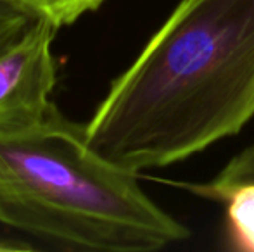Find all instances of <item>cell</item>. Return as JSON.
<instances>
[{
	"mask_svg": "<svg viewBox=\"0 0 254 252\" xmlns=\"http://www.w3.org/2000/svg\"><path fill=\"white\" fill-rule=\"evenodd\" d=\"M254 118V0H182L85 125L140 175L234 137Z\"/></svg>",
	"mask_w": 254,
	"mask_h": 252,
	"instance_id": "1",
	"label": "cell"
},
{
	"mask_svg": "<svg viewBox=\"0 0 254 252\" xmlns=\"http://www.w3.org/2000/svg\"><path fill=\"white\" fill-rule=\"evenodd\" d=\"M10 226L69 249L152 252L190 237L138 185V175L88 145L85 125L56 105L0 126Z\"/></svg>",
	"mask_w": 254,
	"mask_h": 252,
	"instance_id": "2",
	"label": "cell"
},
{
	"mask_svg": "<svg viewBox=\"0 0 254 252\" xmlns=\"http://www.w3.org/2000/svg\"><path fill=\"white\" fill-rule=\"evenodd\" d=\"M56 31L51 23L35 19L0 47V126L35 119L52 105Z\"/></svg>",
	"mask_w": 254,
	"mask_h": 252,
	"instance_id": "3",
	"label": "cell"
},
{
	"mask_svg": "<svg viewBox=\"0 0 254 252\" xmlns=\"http://www.w3.org/2000/svg\"><path fill=\"white\" fill-rule=\"evenodd\" d=\"M180 190H187L209 201L223 202L225 197L237 187L246 183H254V142L246 145L241 152L234 155L216 175L207 182L192 183V182H170Z\"/></svg>",
	"mask_w": 254,
	"mask_h": 252,
	"instance_id": "4",
	"label": "cell"
},
{
	"mask_svg": "<svg viewBox=\"0 0 254 252\" xmlns=\"http://www.w3.org/2000/svg\"><path fill=\"white\" fill-rule=\"evenodd\" d=\"M227 235L230 247L241 252H254V183L237 187L225 197Z\"/></svg>",
	"mask_w": 254,
	"mask_h": 252,
	"instance_id": "5",
	"label": "cell"
},
{
	"mask_svg": "<svg viewBox=\"0 0 254 252\" xmlns=\"http://www.w3.org/2000/svg\"><path fill=\"white\" fill-rule=\"evenodd\" d=\"M24 14L51 23L54 28L69 26L85 14L94 12L106 0H2Z\"/></svg>",
	"mask_w": 254,
	"mask_h": 252,
	"instance_id": "6",
	"label": "cell"
},
{
	"mask_svg": "<svg viewBox=\"0 0 254 252\" xmlns=\"http://www.w3.org/2000/svg\"><path fill=\"white\" fill-rule=\"evenodd\" d=\"M37 17L28 16L23 10L16 9V7L0 0V47L3 44H7L10 38L16 37L17 33H21ZM0 223L10 226V216L5 201V178H3L2 171H0Z\"/></svg>",
	"mask_w": 254,
	"mask_h": 252,
	"instance_id": "7",
	"label": "cell"
},
{
	"mask_svg": "<svg viewBox=\"0 0 254 252\" xmlns=\"http://www.w3.org/2000/svg\"><path fill=\"white\" fill-rule=\"evenodd\" d=\"M9 249H16V247H12V246H0V251H9Z\"/></svg>",
	"mask_w": 254,
	"mask_h": 252,
	"instance_id": "8",
	"label": "cell"
}]
</instances>
